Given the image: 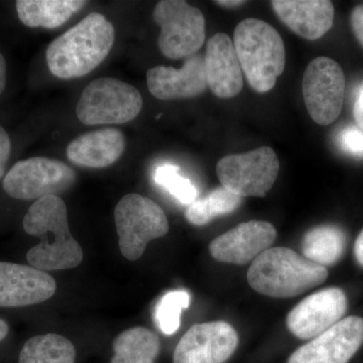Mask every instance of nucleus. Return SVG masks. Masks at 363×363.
Wrapping results in <instances>:
<instances>
[{"label": "nucleus", "instance_id": "f257e3e1", "mask_svg": "<svg viewBox=\"0 0 363 363\" xmlns=\"http://www.w3.org/2000/svg\"><path fill=\"white\" fill-rule=\"evenodd\" d=\"M23 225L26 233L40 238L26 255L30 266L43 272L65 271L82 262V248L72 236L66 204L59 196H47L33 203Z\"/></svg>", "mask_w": 363, "mask_h": 363}, {"label": "nucleus", "instance_id": "f03ea898", "mask_svg": "<svg viewBox=\"0 0 363 363\" xmlns=\"http://www.w3.org/2000/svg\"><path fill=\"white\" fill-rule=\"evenodd\" d=\"M114 39V26L104 14H88L49 45L48 68L55 77L64 80L84 77L106 59Z\"/></svg>", "mask_w": 363, "mask_h": 363}, {"label": "nucleus", "instance_id": "7ed1b4c3", "mask_svg": "<svg viewBox=\"0 0 363 363\" xmlns=\"http://www.w3.org/2000/svg\"><path fill=\"white\" fill-rule=\"evenodd\" d=\"M326 267L286 247H271L252 262L247 281L255 292L276 298H294L322 285Z\"/></svg>", "mask_w": 363, "mask_h": 363}, {"label": "nucleus", "instance_id": "20e7f679", "mask_svg": "<svg viewBox=\"0 0 363 363\" xmlns=\"http://www.w3.org/2000/svg\"><path fill=\"white\" fill-rule=\"evenodd\" d=\"M233 45L243 74L252 89L267 93L276 85L286 65L283 39L276 28L257 18L236 26Z\"/></svg>", "mask_w": 363, "mask_h": 363}, {"label": "nucleus", "instance_id": "39448f33", "mask_svg": "<svg viewBox=\"0 0 363 363\" xmlns=\"http://www.w3.org/2000/svg\"><path fill=\"white\" fill-rule=\"evenodd\" d=\"M143 97L133 85L116 78H98L86 86L76 113L87 125L123 124L140 114Z\"/></svg>", "mask_w": 363, "mask_h": 363}, {"label": "nucleus", "instance_id": "423d86ee", "mask_svg": "<svg viewBox=\"0 0 363 363\" xmlns=\"http://www.w3.org/2000/svg\"><path fill=\"white\" fill-rule=\"evenodd\" d=\"M114 220L121 252L133 262L142 257L150 241L166 235L169 229L161 206L140 194L121 198L114 210Z\"/></svg>", "mask_w": 363, "mask_h": 363}, {"label": "nucleus", "instance_id": "0eeeda50", "mask_svg": "<svg viewBox=\"0 0 363 363\" xmlns=\"http://www.w3.org/2000/svg\"><path fill=\"white\" fill-rule=\"evenodd\" d=\"M161 28L159 48L167 58L187 59L201 49L206 35L204 16L197 7L182 0H162L152 11Z\"/></svg>", "mask_w": 363, "mask_h": 363}, {"label": "nucleus", "instance_id": "6e6552de", "mask_svg": "<svg viewBox=\"0 0 363 363\" xmlns=\"http://www.w3.org/2000/svg\"><path fill=\"white\" fill-rule=\"evenodd\" d=\"M279 162L269 147L229 155L222 157L216 167L222 186L240 197H264L274 185Z\"/></svg>", "mask_w": 363, "mask_h": 363}, {"label": "nucleus", "instance_id": "1a4fd4ad", "mask_svg": "<svg viewBox=\"0 0 363 363\" xmlns=\"http://www.w3.org/2000/svg\"><path fill=\"white\" fill-rule=\"evenodd\" d=\"M75 171L64 162L49 157H35L16 162L4 180V191L14 199H42L59 196L75 183Z\"/></svg>", "mask_w": 363, "mask_h": 363}, {"label": "nucleus", "instance_id": "9d476101", "mask_svg": "<svg viewBox=\"0 0 363 363\" xmlns=\"http://www.w3.org/2000/svg\"><path fill=\"white\" fill-rule=\"evenodd\" d=\"M345 85L342 68L334 60L319 57L307 66L303 78V96L315 123L329 125L338 118Z\"/></svg>", "mask_w": 363, "mask_h": 363}, {"label": "nucleus", "instance_id": "9b49d317", "mask_svg": "<svg viewBox=\"0 0 363 363\" xmlns=\"http://www.w3.org/2000/svg\"><path fill=\"white\" fill-rule=\"evenodd\" d=\"M238 341V332L227 322L196 324L177 344L173 363H225Z\"/></svg>", "mask_w": 363, "mask_h": 363}, {"label": "nucleus", "instance_id": "f8f14e48", "mask_svg": "<svg viewBox=\"0 0 363 363\" xmlns=\"http://www.w3.org/2000/svg\"><path fill=\"white\" fill-rule=\"evenodd\" d=\"M362 343V318L347 317L298 348L288 363H348Z\"/></svg>", "mask_w": 363, "mask_h": 363}, {"label": "nucleus", "instance_id": "ddd939ff", "mask_svg": "<svg viewBox=\"0 0 363 363\" xmlns=\"http://www.w3.org/2000/svg\"><path fill=\"white\" fill-rule=\"evenodd\" d=\"M347 298L339 288H327L308 296L289 313L286 327L301 340L316 338L340 321Z\"/></svg>", "mask_w": 363, "mask_h": 363}, {"label": "nucleus", "instance_id": "4468645a", "mask_svg": "<svg viewBox=\"0 0 363 363\" xmlns=\"http://www.w3.org/2000/svg\"><path fill=\"white\" fill-rule=\"evenodd\" d=\"M276 238V228L269 222H245L215 238L209 252L217 262L242 266L269 250Z\"/></svg>", "mask_w": 363, "mask_h": 363}, {"label": "nucleus", "instance_id": "2eb2a0df", "mask_svg": "<svg viewBox=\"0 0 363 363\" xmlns=\"http://www.w3.org/2000/svg\"><path fill=\"white\" fill-rule=\"evenodd\" d=\"M57 284L48 272L32 266L0 262V307L40 304L55 295Z\"/></svg>", "mask_w": 363, "mask_h": 363}, {"label": "nucleus", "instance_id": "dca6fc26", "mask_svg": "<svg viewBox=\"0 0 363 363\" xmlns=\"http://www.w3.org/2000/svg\"><path fill=\"white\" fill-rule=\"evenodd\" d=\"M147 80L150 92L160 100L199 96L208 88L204 56L189 57L181 69L155 67L147 71Z\"/></svg>", "mask_w": 363, "mask_h": 363}, {"label": "nucleus", "instance_id": "f3484780", "mask_svg": "<svg viewBox=\"0 0 363 363\" xmlns=\"http://www.w3.org/2000/svg\"><path fill=\"white\" fill-rule=\"evenodd\" d=\"M208 87L217 97L233 98L242 91L243 77L233 40L216 33L207 43L204 55Z\"/></svg>", "mask_w": 363, "mask_h": 363}, {"label": "nucleus", "instance_id": "a211bd4d", "mask_svg": "<svg viewBox=\"0 0 363 363\" xmlns=\"http://www.w3.org/2000/svg\"><path fill=\"white\" fill-rule=\"evenodd\" d=\"M271 4L281 23L306 40L320 39L333 25L334 6L328 0H272Z\"/></svg>", "mask_w": 363, "mask_h": 363}, {"label": "nucleus", "instance_id": "6ab92c4d", "mask_svg": "<svg viewBox=\"0 0 363 363\" xmlns=\"http://www.w3.org/2000/svg\"><path fill=\"white\" fill-rule=\"evenodd\" d=\"M123 133L116 128L91 131L72 140L66 154L73 164L84 168L102 169L118 161L125 150Z\"/></svg>", "mask_w": 363, "mask_h": 363}, {"label": "nucleus", "instance_id": "aec40b11", "mask_svg": "<svg viewBox=\"0 0 363 363\" xmlns=\"http://www.w3.org/2000/svg\"><path fill=\"white\" fill-rule=\"evenodd\" d=\"M86 4L81 0H18L16 6L23 25L52 30L64 25Z\"/></svg>", "mask_w": 363, "mask_h": 363}, {"label": "nucleus", "instance_id": "412c9836", "mask_svg": "<svg viewBox=\"0 0 363 363\" xmlns=\"http://www.w3.org/2000/svg\"><path fill=\"white\" fill-rule=\"evenodd\" d=\"M345 248V233L338 226L330 224L310 229L302 240L305 259L326 269L339 262Z\"/></svg>", "mask_w": 363, "mask_h": 363}, {"label": "nucleus", "instance_id": "4be33fe9", "mask_svg": "<svg viewBox=\"0 0 363 363\" xmlns=\"http://www.w3.org/2000/svg\"><path fill=\"white\" fill-rule=\"evenodd\" d=\"M111 363H155L161 351L159 336L145 327H133L119 334L112 344Z\"/></svg>", "mask_w": 363, "mask_h": 363}, {"label": "nucleus", "instance_id": "5701e85b", "mask_svg": "<svg viewBox=\"0 0 363 363\" xmlns=\"http://www.w3.org/2000/svg\"><path fill=\"white\" fill-rule=\"evenodd\" d=\"M76 350L68 338L49 333L28 339L18 363H75Z\"/></svg>", "mask_w": 363, "mask_h": 363}, {"label": "nucleus", "instance_id": "b1692460", "mask_svg": "<svg viewBox=\"0 0 363 363\" xmlns=\"http://www.w3.org/2000/svg\"><path fill=\"white\" fill-rule=\"evenodd\" d=\"M241 203L242 198L221 186L189 205L185 217L192 225L204 226L216 217L233 213Z\"/></svg>", "mask_w": 363, "mask_h": 363}, {"label": "nucleus", "instance_id": "393cba45", "mask_svg": "<svg viewBox=\"0 0 363 363\" xmlns=\"http://www.w3.org/2000/svg\"><path fill=\"white\" fill-rule=\"evenodd\" d=\"M191 298L186 291H173L162 296L155 308V322L160 330L172 335L181 324V314L190 306Z\"/></svg>", "mask_w": 363, "mask_h": 363}, {"label": "nucleus", "instance_id": "a878e982", "mask_svg": "<svg viewBox=\"0 0 363 363\" xmlns=\"http://www.w3.org/2000/svg\"><path fill=\"white\" fill-rule=\"evenodd\" d=\"M157 185L178 199L182 204L191 205L197 200L198 191L189 179L180 174V168L172 164L160 166L155 172Z\"/></svg>", "mask_w": 363, "mask_h": 363}, {"label": "nucleus", "instance_id": "bb28decb", "mask_svg": "<svg viewBox=\"0 0 363 363\" xmlns=\"http://www.w3.org/2000/svg\"><path fill=\"white\" fill-rule=\"evenodd\" d=\"M341 149L353 156L363 157V130L357 126H348L338 138Z\"/></svg>", "mask_w": 363, "mask_h": 363}, {"label": "nucleus", "instance_id": "cd10ccee", "mask_svg": "<svg viewBox=\"0 0 363 363\" xmlns=\"http://www.w3.org/2000/svg\"><path fill=\"white\" fill-rule=\"evenodd\" d=\"M11 138L4 128L0 125V179L6 173L7 162L11 155Z\"/></svg>", "mask_w": 363, "mask_h": 363}, {"label": "nucleus", "instance_id": "c85d7f7f", "mask_svg": "<svg viewBox=\"0 0 363 363\" xmlns=\"http://www.w3.org/2000/svg\"><path fill=\"white\" fill-rule=\"evenodd\" d=\"M350 23L355 37L363 47V4H360L353 9Z\"/></svg>", "mask_w": 363, "mask_h": 363}, {"label": "nucleus", "instance_id": "c756f323", "mask_svg": "<svg viewBox=\"0 0 363 363\" xmlns=\"http://www.w3.org/2000/svg\"><path fill=\"white\" fill-rule=\"evenodd\" d=\"M353 116L357 121L358 128L363 130V88L358 93L357 100H355L354 107H353Z\"/></svg>", "mask_w": 363, "mask_h": 363}, {"label": "nucleus", "instance_id": "7c9ffc66", "mask_svg": "<svg viewBox=\"0 0 363 363\" xmlns=\"http://www.w3.org/2000/svg\"><path fill=\"white\" fill-rule=\"evenodd\" d=\"M354 255L359 266L363 267V230L355 241Z\"/></svg>", "mask_w": 363, "mask_h": 363}, {"label": "nucleus", "instance_id": "2f4dec72", "mask_svg": "<svg viewBox=\"0 0 363 363\" xmlns=\"http://www.w3.org/2000/svg\"><path fill=\"white\" fill-rule=\"evenodd\" d=\"M6 85V62L4 57L0 54V94L4 92Z\"/></svg>", "mask_w": 363, "mask_h": 363}, {"label": "nucleus", "instance_id": "473e14b6", "mask_svg": "<svg viewBox=\"0 0 363 363\" xmlns=\"http://www.w3.org/2000/svg\"><path fill=\"white\" fill-rule=\"evenodd\" d=\"M215 4L220 6L233 9V7L242 6L245 4V1H241V0H219V1H215Z\"/></svg>", "mask_w": 363, "mask_h": 363}, {"label": "nucleus", "instance_id": "72a5a7b5", "mask_svg": "<svg viewBox=\"0 0 363 363\" xmlns=\"http://www.w3.org/2000/svg\"><path fill=\"white\" fill-rule=\"evenodd\" d=\"M7 333H9V325L6 321L0 319V342L6 337Z\"/></svg>", "mask_w": 363, "mask_h": 363}]
</instances>
